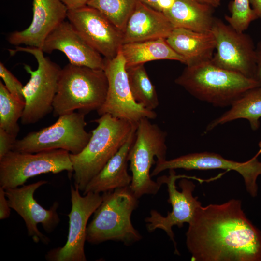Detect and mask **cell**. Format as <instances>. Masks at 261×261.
I'll return each instance as SVG.
<instances>
[{
	"label": "cell",
	"mask_w": 261,
	"mask_h": 261,
	"mask_svg": "<svg viewBox=\"0 0 261 261\" xmlns=\"http://www.w3.org/2000/svg\"><path fill=\"white\" fill-rule=\"evenodd\" d=\"M186 246L197 261H261V232L246 218L241 201L231 199L196 210Z\"/></svg>",
	"instance_id": "6da1fadb"
},
{
	"label": "cell",
	"mask_w": 261,
	"mask_h": 261,
	"mask_svg": "<svg viewBox=\"0 0 261 261\" xmlns=\"http://www.w3.org/2000/svg\"><path fill=\"white\" fill-rule=\"evenodd\" d=\"M94 120L89 142L79 153H70L74 187L83 192L89 181L126 143L137 125L108 114Z\"/></svg>",
	"instance_id": "7a4b0ae2"
},
{
	"label": "cell",
	"mask_w": 261,
	"mask_h": 261,
	"mask_svg": "<svg viewBox=\"0 0 261 261\" xmlns=\"http://www.w3.org/2000/svg\"><path fill=\"white\" fill-rule=\"evenodd\" d=\"M175 82L196 98L220 107L231 106L247 91L261 86L260 81L218 67L211 60L186 66Z\"/></svg>",
	"instance_id": "3957f363"
},
{
	"label": "cell",
	"mask_w": 261,
	"mask_h": 261,
	"mask_svg": "<svg viewBox=\"0 0 261 261\" xmlns=\"http://www.w3.org/2000/svg\"><path fill=\"white\" fill-rule=\"evenodd\" d=\"M108 82L104 70L69 63L61 69L53 103L54 116L77 110L86 115L104 103Z\"/></svg>",
	"instance_id": "277c9868"
},
{
	"label": "cell",
	"mask_w": 261,
	"mask_h": 261,
	"mask_svg": "<svg viewBox=\"0 0 261 261\" xmlns=\"http://www.w3.org/2000/svg\"><path fill=\"white\" fill-rule=\"evenodd\" d=\"M102 196L101 204L87 225L86 241L92 244L116 241L129 246L141 240L131 220L133 211L138 206V198L130 187L104 192Z\"/></svg>",
	"instance_id": "5b68a950"
},
{
	"label": "cell",
	"mask_w": 261,
	"mask_h": 261,
	"mask_svg": "<svg viewBox=\"0 0 261 261\" xmlns=\"http://www.w3.org/2000/svg\"><path fill=\"white\" fill-rule=\"evenodd\" d=\"M167 133L147 118L137 124L135 137L130 149L128 160L132 174L130 188L139 198L144 195H155L161 185L151 178L150 169L157 160H165Z\"/></svg>",
	"instance_id": "8992f818"
},
{
	"label": "cell",
	"mask_w": 261,
	"mask_h": 261,
	"mask_svg": "<svg viewBox=\"0 0 261 261\" xmlns=\"http://www.w3.org/2000/svg\"><path fill=\"white\" fill-rule=\"evenodd\" d=\"M9 51L11 55L20 51L30 53L38 63L36 70H33L28 65H24L30 78L23 88L25 104L20 119L23 125L35 123L53 111V103L58 91L62 69L48 58L45 57L41 49L16 46L15 50Z\"/></svg>",
	"instance_id": "52a82bcc"
},
{
	"label": "cell",
	"mask_w": 261,
	"mask_h": 261,
	"mask_svg": "<svg viewBox=\"0 0 261 261\" xmlns=\"http://www.w3.org/2000/svg\"><path fill=\"white\" fill-rule=\"evenodd\" d=\"M85 114L73 112L59 116L53 124L28 133L15 141L13 151L37 153L55 149H63L71 154L80 152L91 136L86 131Z\"/></svg>",
	"instance_id": "ba28073f"
},
{
	"label": "cell",
	"mask_w": 261,
	"mask_h": 261,
	"mask_svg": "<svg viewBox=\"0 0 261 261\" xmlns=\"http://www.w3.org/2000/svg\"><path fill=\"white\" fill-rule=\"evenodd\" d=\"M70 154L63 149L37 153L11 150L0 160V186L5 189L15 188L43 174L73 173Z\"/></svg>",
	"instance_id": "9c48e42d"
},
{
	"label": "cell",
	"mask_w": 261,
	"mask_h": 261,
	"mask_svg": "<svg viewBox=\"0 0 261 261\" xmlns=\"http://www.w3.org/2000/svg\"><path fill=\"white\" fill-rule=\"evenodd\" d=\"M185 175H176L174 169L169 170V175L159 177L157 181L162 185L166 184L168 188V202L171 204L172 210L166 217L155 210H151L150 217L145 218L146 228L149 232L157 229L166 232L174 243L175 254L179 255L174 240L172 227L180 228L185 223H189L197 208L202 205L197 197H194L193 192L196 185L186 178Z\"/></svg>",
	"instance_id": "30bf717a"
},
{
	"label": "cell",
	"mask_w": 261,
	"mask_h": 261,
	"mask_svg": "<svg viewBox=\"0 0 261 261\" xmlns=\"http://www.w3.org/2000/svg\"><path fill=\"white\" fill-rule=\"evenodd\" d=\"M211 31L216 52L211 60L216 66L256 79V46L251 37L215 18Z\"/></svg>",
	"instance_id": "8fae6325"
},
{
	"label": "cell",
	"mask_w": 261,
	"mask_h": 261,
	"mask_svg": "<svg viewBox=\"0 0 261 261\" xmlns=\"http://www.w3.org/2000/svg\"><path fill=\"white\" fill-rule=\"evenodd\" d=\"M104 71L108 82L105 101L97 111L100 116L108 114L112 116L137 125L142 119H154L157 114L137 103L131 93L126 62L120 50L110 60L105 59Z\"/></svg>",
	"instance_id": "7c38bea8"
},
{
	"label": "cell",
	"mask_w": 261,
	"mask_h": 261,
	"mask_svg": "<svg viewBox=\"0 0 261 261\" xmlns=\"http://www.w3.org/2000/svg\"><path fill=\"white\" fill-rule=\"evenodd\" d=\"M72 207L69 218V230L64 246L53 249L45 255L49 261H86L84 246L87 221L102 201V195L88 192L83 196L71 186Z\"/></svg>",
	"instance_id": "4fadbf2b"
},
{
	"label": "cell",
	"mask_w": 261,
	"mask_h": 261,
	"mask_svg": "<svg viewBox=\"0 0 261 261\" xmlns=\"http://www.w3.org/2000/svg\"><path fill=\"white\" fill-rule=\"evenodd\" d=\"M183 169L186 170L223 169L233 170L243 177L248 192L252 196L257 194L256 180L261 175V162L255 156L250 160L240 162L229 160L219 154L203 152L184 155L170 160H157L151 176L166 170Z\"/></svg>",
	"instance_id": "5bb4252c"
},
{
	"label": "cell",
	"mask_w": 261,
	"mask_h": 261,
	"mask_svg": "<svg viewBox=\"0 0 261 261\" xmlns=\"http://www.w3.org/2000/svg\"><path fill=\"white\" fill-rule=\"evenodd\" d=\"M67 18L84 40L106 60L115 58L123 44V32L97 9L87 5L68 10Z\"/></svg>",
	"instance_id": "9a60e30c"
},
{
	"label": "cell",
	"mask_w": 261,
	"mask_h": 261,
	"mask_svg": "<svg viewBox=\"0 0 261 261\" xmlns=\"http://www.w3.org/2000/svg\"><path fill=\"white\" fill-rule=\"evenodd\" d=\"M47 183V181L40 180L20 187L5 189L10 207L23 218L28 235L36 243L41 241L47 244L50 241L39 230L38 224L41 223L45 232L50 233L60 222L57 212L59 204L57 202H55L49 209H46L34 197L35 191Z\"/></svg>",
	"instance_id": "2e32d148"
},
{
	"label": "cell",
	"mask_w": 261,
	"mask_h": 261,
	"mask_svg": "<svg viewBox=\"0 0 261 261\" xmlns=\"http://www.w3.org/2000/svg\"><path fill=\"white\" fill-rule=\"evenodd\" d=\"M32 10L31 24L24 30L9 34L10 44L42 49L49 34L65 21L68 10L60 0H33Z\"/></svg>",
	"instance_id": "e0dca14e"
},
{
	"label": "cell",
	"mask_w": 261,
	"mask_h": 261,
	"mask_svg": "<svg viewBox=\"0 0 261 261\" xmlns=\"http://www.w3.org/2000/svg\"><path fill=\"white\" fill-rule=\"evenodd\" d=\"M42 50L50 53L54 50L63 52L70 63L104 70L105 59L80 35L69 21H64L46 38Z\"/></svg>",
	"instance_id": "ac0fdd59"
},
{
	"label": "cell",
	"mask_w": 261,
	"mask_h": 261,
	"mask_svg": "<svg viewBox=\"0 0 261 261\" xmlns=\"http://www.w3.org/2000/svg\"><path fill=\"white\" fill-rule=\"evenodd\" d=\"M174 29L163 13L139 1L123 32V44L166 39Z\"/></svg>",
	"instance_id": "d6986e66"
},
{
	"label": "cell",
	"mask_w": 261,
	"mask_h": 261,
	"mask_svg": "<svg viewBox=\"0 0 261 261\" xmlns=\"http://www.w3.org/2000/svg\"><path fill=\"white\" fill-rule=\"evenodd\" d=\"M165 39L188 66L211 60L216 49V41L211 31L175 28Z\"/></svg>",
	"instance_id": "ffe728a7"
},
{
	"label": "cell",
	"mask_w": 261,
	"mask_h": 261,
	"mask_svg": "<svg viewBox=\"0 0 261 261\" xmlns=\"http://www.w3.org/2000/svg\"><path fill=\"white\" fill-rule=\"evenodd\" d=\"M136 130L101 171L89 181L83 192V195L88 192L103 193L130 186L132 175L128 172V156L135 139Z\"/></svg>",
	"instance_id": "44dd1931"
},
{
	"label": "cell",
	"mask_w": 261,
	"mask_h": 261,
	"mask_svg": "<svg viewBox=\"0 0 261 261\" xmlns=\"http://www.w3.org/2000/svg\"><path fill=\"white\" fill-rule=\"evenodd\" d=\"M214 9L198 0H175L171 8L163 13L174 28L209 32L215 18Z\"/></svg>",
	"instance_id": "7402d4cb"
},
{
	"label": "cell",
	"mask_w": 261,
	"mask_h": 261,
	"mask_svg": "<svg viewBox=\"0 0 261 261\" xmlns=\"http://www.w3.org/2000/svg\"><path fill=\"white\" fill-rule=\"evenodd\" d=\"M120 50L126 66L164 59L185 63L183 58L172 48L164 38L123 44Z\"/></svg>",
	"instance_id": "603a6c76"
},
{
	"label": "cell",
	"mask_w": 261,
	"mask_h": 261,
	"mask_svg": "<svg viewBox=\"0 0 261 261\" xmlns=\"http://www.w3.org/2000/svg\"><path fill=\"white\" fill-rule=\"evenodd\" d=\"M231 107L227 112L207 125L206 132L218 125L238 119L247 120L251 128L256 130L260 127L259 120L261 117V86L246 92Z\"/></svg>",
	"instance_id": "cb8c5ba5"
},
{
	"label": "cell",
	"mask_w": 261,
	"mask_h": 261,
	"mask_svg": "<svg viewBox=\"0 0 261 261\" xmlns=\"http://www.w3.org/2000/svg\"><path fill=\"white\" fill-rule=\"evenodd\" d=\"M126 69L135 101L148 110L153 111L157 108L159 104L158 96L144 64L126 66Z\"/></svg>",
	"instance_id": "d4e9b609"
},
{
	"label": "cell",
	"mask_w": 261,
	"mask_h": 261,
	"mask_svg": "<svg viewBox=\"0 0 261 261\" xmlns=\"http://www.w3.org/2000/svg\"><path fill=\"white\" fill-rule=\"evenodd\" d=\"M139 0H90L87 5L102 13L122 32Z\"/></svg>",
	"instance_id": "484cf974"
},
{
	"label": "cell",
	"mask_w": 261,
	"mask_h": 261,
	"mask_svg": "<svg viewBox=\"0 0 261 261\" xmlns=\"http://www.w3.org/2000/svg\"><path fill=\"white\" fill-rule=\"evenodd\" d=\"M25 103L14 98L0 81V128L17 137Z\"/></svg>",
	"instance_id": "4316f807"
},
{
	"label": "cell",
	"mask_w": 261,
	"mask_h": 261,
	"mask_svg": "<svg viewBox=\"0 0 261 261\" xmlns=\"http://www.w3.org/2000/svg\"><path fill=\"white\" fill-rule=\"evenodd\" d=\"M229 9L231 15H225V20L238 32H245L251 23L257 19L249 0H233L230 4Z\"/></svg>",
	"instance_id": "83f0119b"
},
{
	"label": "cell",
	"mask_w": 261,
	"mask_h": 261,
	"mask_svg": "<svg viewBox=\"0 0 261 261\" xmlns=\"http://www.w3.org/2000/svg\"><path fill=\"white\" fill-rule=\"evenodd\" d=\"M0 76L10 93L17 100L25 103L23 94L24 86L1 62H0Z\"/></svg>",
	"instance_id": "f1b7e54d"
},
{
	"label": "cell",
	"mask_w": 261,
	"mask_h": 261,
	"mask_svg": "<svg viewBox=\"0 0 261 261\" xmlns=\"http://www.w3.org/2000/svg\"><path fill=\"white\" fill-rule=\"evenodd\" d=\"M16 138L0 128V160L12 150Z\"/></svg>",
	"instance_id": "f546056e"
},
{
	"label": "cell",
	"mask_w": 261,
	"mask_h": 261,
	"mask_svg": "<svg viewBox=\"0 0 261 261\" xmlns=\"http://www.w3.org/2000/svg\"><path fill=\"white\" fill-rule=\"evenodd\" d=\"M139 1L156 10L164 13L171 8L175 0H139Z\"/></svg>",
	"instance_id": "4dcf8cb0"
},
{
	"label": "cell",
	"mask_w": 261,
	"mask_h": 261,
	"mask_svg": "<svg viewBox=\"0 0 261 261\" xmlns=\"http://www.w3.org/2000/svg\"><path fill=\"white\" fill-rule=\"evenodd\" d=\"M11 207L6 196L5 189L0 186V219H6L10 217Z\"/></svg>",
	"instance_id": "1f68e13d"
},
{
	"label": "cell",
	"mask_w": 261,
	"mask_h": 261,
	"mask_svg": "<svg viewBox=\"0 0 261 261\" xmlns=\"http://www.w3.org/2000/svg\"><path fill=\"white\" fill-rule=\"evenodd\" d=\"M68 10H74L87 5L90 0H60Z\"/></svg>",
	"instance_id": "d6a6232c"
},
{
	"label": "cell",
	"mask_w": 261,
	"mask_h": 261,
	"mask_svg": "<svg viewBox=\"0 0 261 261\" xmlns=\"http://www.w3.org/2000/svg\"><path fill=\"white\" fill-rule=\"evenodd\" d=\"M256 79L261 82V41L256 46Z\"/></svg>",
	"instance_id": "836d02e7"
},
{
	"label": "cell",
	"mask_w": 261,
	"mask_h": 261,
	"mask_svg": "<svg viewBox=\"0 0 261 261\" xmlns=\"http://www.w3.org/2000/svg\"><path fill=\"white\" fill-rule=\"evenodd\" d=\"M249 2L257 18H261V0H249Z\"/></svg>",
	"instance_id": "e575fe53"
},
{
	"label": "cell",
	"mask_w": 261,
	"mask_h": 261,
	"mask_svg": "<svg viewBox=\"0 0 261 261\" xmlns=\"http://www.w3.org/2000/svg\"><path fill=\"white\" fill-rule=\"evenodd\" d=\"M199 1L208 4L215 9L220 6L221 0H198Z\"/></svg>",
	"instance_id": "d590c367"
}]
</instances>
